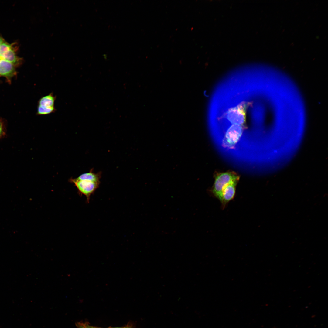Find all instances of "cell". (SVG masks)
Returning a JSON list of instances; mask_svg holds the SVG:
<instances>
[{
    "mask_svg": "<svg viewBox=\"0 0 328 328\" xmlns=\"http://www.w3.org/2000/svg\"><path fill=\"white\" fill-rule=\"evenodd\" d=\"M238 182H233L226 186L223 189L218 199L224 208L226 204L234 198L236 192V186Z\"/></svg>",
    "mask_w": 328,
    "mask_h": 328,
    "instance_id": "5",
    "label": "cell"
},
{
    "mask_svg": "<svg viewBox=\"0 0 328 328\" xmlns=\"http://www.w3.org/2000/svg\"><path fill=\"white\" fill-rule=\"evenodd\" d=\"M16 74L15 66L11 63L0 59V76L5 77L10 82Z\"/></svg>",
    "mask_w": 328,
    "mask_h": 328,
    "instance_id": "6",
    "label": "cell"
},
{
    "mask_svg": "<svg viewBox=\"0 0 328 328\" xmlns=\"http://www.w3.org/2000/svg\"><path fill=\"white\" fill-rule=\"evenodd\" d=\"M69 181L74 184L77 189L79 194L84 195L85 196L88 203L89 202L91 195L99 187L100 184L99 183L78 180L75 178H71L69 179Z\"/></svg>",
    "mask_w": 328,
    "mask_h": 328,
    "instance_id": "4",
    "label": "cell"
},
{
    "mask_svg": "<svg viewBox=\"0 0 328 328\" xmlns=\"http://www.w3.org/2000/svg\"><path fill=\"white\" fill-rule=\"evenodd\" d=\"M5 129L2 123L0 121V138L5 135Z\"/></svg>",
    "mask_w": 328,
    "mask_h": 328,
    "instance_id": "11",
    "label": "cell"
},
{
    "mask_svg": "<svg viewBox=\"0 0 328 328\" xmlns=\"http://www.w3.org/2000/svg\"><path fill=\"white\" fill-rule=\"evenodd\" d=\"M132 328V325L130 324H128L127 326L121 327H115V328Z\"/></svg>",
    "mask_w": 328,
    "mask_h": 328,
    "instance_id": "13",
    "label": "cell"
},
{
    "mask_svg": "<svg viewBox=\"0 0 328 328\" xmlns=\"http://www.w3.org/2000/svg\"><path fill=\"white\" fill-rule=\"evenodd\" d=\"M4 41L2 37L0 36V45Z\"/></svg>",
    "mask_w": 328,
    "mask_h": 328,
    "instance_id": "14",
    "label": "cell"
},
{
    "mask_svg": "<svg viewBox=\"0 0 328 328\" xmlns=\"http://www.w3.org/2000/svg\"></svg>",
    "mask_w": 328,
    "mask_h": 328,
    "instance_id": "16",
    "label": "cell"
},
{
    "mask_svg": "<svg viewBox=\"0 0 328 328\" xmlns=\"http://www.w3.org/2000/svg\"><path fill=\"white\" fill-rule=\"evenodd\" d=\"M251 103L243 102L236 107L228 109L226 118L232 124L244 126L245 123L246 110Z\"/></svg>",
    "mask_w": 328,
    "mask_h": 328,
    "instance_id": "2",
    "label": "cell"
},
{
    "mask_svg": "<svg viewBox=\"0 0 328 328\" xmlns=\"http://www.w3.org/2000/svg\"></svg>",
    "mask_w": 328,
    "mask_h": 328,
    "instance_id": "17",
    "label": "cell"
},
{
    "mask_svg": "<svg viewBox=\"0 0 328 328\" xmlns=\"http://www.w3.org/2000/svg\"><path fill=\"white\" fill-rule=\"evenodd\" d=\"M78 326L79 328H99L90 326L87 323H78Z\"/></svg>",
    "mask_w": 328,
    "mask_h": 328,
    "instance_id": "12",
    "label": "cell"
},
{
    "mask_svg": "<svg viewBox=\"0 0 328 328\" xmlns=\"http://www.w3.org/2000/svg\"><path fill=\"white\" fill-rule=\"evenodd\" d=\"M13 64L15 67L19 66L22 63V59L18 57L15 52L13 46L9 50L5 53L0 58Z\"/></svg>",
    "mask_w": 328,
    "mask_h": 328,
    "instance_id": "7",
    "label": "cell"
},
{
    "mask_svg": "<svg viewBox=\"0 0 328 328\" xmlns=\"http://www.w3.org/2000/svg\"><path fill=\"white\" fill-rule=\"evenodd\" d=\"M239 176L233 172L221 173L215 177L214 183L211 191L212 194L218 199L224 188L229 184L233 182H238Z\"/></svg>",
    "mask_w": 328,
    "mask_h": 328,
    "instance_id": "1",
    "label": "cell"
},
{
    "mask_svg": "<svg viewBox=\"0 0 328 328\" xmlns=\"http://www.w3.org/2000/svg\"><path fill=\"white\" fill-rule=\"evenodd\" d=\"M56 111L55 107L46 108L38 106L36 114L38 115H45L53 113Z\"/></svg>",
    "mask_w": 328,
    "mask_h": 328,
    "instance_id": "10",
    "label": "cell"
},
{
    "mask_svg": "<svg viewBox=\"0 0 328 328\" xmlns=\"http://www.w3.org/2000/svg\"><path fill=\"white\" fill-rule=\"evenodd\" d=\"M276 328L275 327V328Z\"/></svg>",
    "mask_w": 328,
    "mask_h": 328,
    "instance_id": "15",
    "label": "cell"
},
{
    "mask_svg": "<svg viewBox=\"0 0 328 328\" xmlns=\"http://www.w3.org/2000/svg\"><path fill=\"white\" fill-rule=\"evenodd\" d=\"M243 127L232 124L227 129L222 141V145L225 148L233 149L241 137Z\"/></svg>",
    "mask_w": 328,
    "mask_h": 328,
    "instance_id": "3",
    "label": "cell"
},
{
    "mask_svg": "<svg viewBox=\"0 0 328 328\" xmlns=\"http://www.w3.org/2000/svg\"><path fill=\"white\" fill-rule=\"evenodd\" d=\"M56 97L53 93L41 97L39 100L38 106L45 108H51L55 107L54 103Z\"/></svg>",
    "mask_w": 328,
    "mask_h": 328,
    "instance_id": "8",
    "label": "cell"
},
{
    "mask_svg": "<svg viewBox=\"0 0 328 328\" xmlns=\"http://www.w3.org/2000/svg\"><path fill=\"white\" fill-rule=\"evenodd\" d=\"M101 177L100 173H95L92 169L89 172L83 173L75 179L78 180L87 181L100 183Z\"/></svg>",
    "mask_w": 328,
    "mask_h": 328,
    "instance_id": "9",
    "label": "cell"
}]
</instances>
